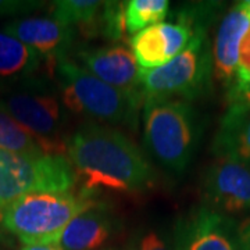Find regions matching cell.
Here are the masks:
<instances>
[{
  "mask_svg": "<svg viewBox=\"0 0 250 250\" xmlns=\"http://www.w3.org/2000/svg\"><path fill=\"white\" fill-rule=\"evenodd\" d=\"M67 154L82 190L96 188L123 192L153 185L154 171L142 150L124 134L106 125L86 123L67 139Z\"/></svg>",
  "mask_w": 250,
  "mask_h": 250,
  "instance_id": "6da1fadb",
  "label": "cell"
},
{
  "mask_svg": "<svg viewBox=\"0 0 250 250\" xmlns=\"http://www.w3.org/2000/svg\"><path fill=\"white\" fill-rule=\"evenodd\" d=\"M199 138V117L189 102L145 100V146L163 168L182 174L195 156Z\"/></svg>",
  "mask_w": 250,
  "mask_h": 250,
  "instance_id": "7a4b0ae2",
  "label": "cell"
},
{
  "mask_svg": "<svg viewBox=\"0 0 250 250\" xmlns=\"http://www.w3.org/2000/svg\"><path fill=\"white\" fill-rule=\"evenodd\" d=\"M93 193H29L4 208V229L25 246L59 245L65 227L93 205Z\"/></svg>",
  "mask_w": 250,
  "mask_h": 250,
  "instance_id": "3957f363",
  "label": "cell"
},
{
  "mask_svg": "<svg viewBox=\"0 0 250 250\" xmlns=\"http://www.w3.org/2000/svg\"><path fill=\"white\" fill-rule=\"evenodd\" d=\"M56 74L62 103L72 113L106 124L136 126L143 96L117 89L68 59L57 62Z\"/></svg>",
  "mask_w": 250,
  "mask_h": 250,
  "instance_id": "277c9868",
  "label": "cell"
},
{
  "mask_svg": "<svg viewBox=\"0 0 250 250\" xmlns=\"http://www.w3.org/2000/svg\"><path fill=\"white\" fill-rule=\"evenodd\" d=\"M213 74V53L207 32H199L171 62L154 70H142L143 98L190 103L210 93Z\"/></svg>",
  "mask_w": 250,
  "mask_h": 250,
  "instance_id": "5b68a950",
  "label": "cell"
},
{
  "mask_svg": "<svg viewBox=\"0 0 250 250\" xmlns=\"http://www.w3.org/2000/svg\"><path fill=\"white\" fill-rule=\"evenodd\" d=\"M77 174L62 154H21L0 150V205L29 193L70 192Z\"/></svg>",
  "mask_w": 250,
  "mask_h": 250,
  "instance_id": "8992f818",
  "label": "cell"
},
{
  "mask_svg": "<svg viewBox=\"0 0 250 250\" xmlns=\"http://www.w3.org/2000/svg\"><path fill=\"white\" fill-rule=\"evenodd\" d=\"M0 106L43 142L47 154L67 153V141L62 138L65 116L56 96L41 90L17 92Z\"/></svg>",
  "mask_w": 250,
  "mask_h": 250,
  "instance_id": "52a82bcc",
  "label": "cell"
},
{
  "mask_svg": "<svg viewBox=\"0 0 250 250\" xmlns=\"http://www.w3.org/2000/svg\"><path fill=\"white\" fill-rule=\"evenodd\" d=\"M203 196L208 208L224 215L250 210V166L217 159L205 174Z\"/></svg>",
  "mask_w": 250,
  "mask_h": 250,
  "instance_id": "ba28073f",
  "label": "cell"
},
{
  "mask_svg": "<svg viewBox=\"0 0 250 250\" xmlns=\"http://www.w3.org/2000/svg\"><path fill=\"white\" fill-rule=\"evenodd\" d=\"M175 242V250H242L236 223L206 206L179 223Z\"/></svg>",
  "mask_w": 250,
  "mask_h": 250,
  "instance_id": "9c48e42d",
  "label": "cell"
},
{
  "mask_svg": "<svg viewBox=\"0 0 250 250\" xmlns=\"http://www.w3.org/2000/svg\"><path fill=\"white\" fill-rule=\"evenodd\" d=\"M4 32L34 49L50 71L60 60L67 59L77 35L74 28L62 25L52 17L17 18L4 27Z\"/></svg>",
  "mask_w": 250,
  "mask_h": 250,
  "instance_id": "30bf717a",
  "label": "cell"
},
{
  "mask_svg": "<svg viewBox=\"0 0 250 250\" xmlns=\"http://www.w3.org/2000/svg\"><path fill=\"white\" fill-rule=\"evenodd\" d=\"M77 56L81 67L100 81L117 89L143 96L142 70L126 47L108 46L95 50H81Z\"/></svg>",
  "mask_w": 250,
  "mask_h": 250,
  "instance_id": "8fae6325",
  "label": "cell"
},
{
  "mask_svg": "<svg viewBox=\"0 0 250 250\" xmlns=\"http://www.w3.org/2000/svg\"><path fill=\"white\" fill-rule=\"evenodd\" d=\"M195 34L178 22H161L146 28L131 39V49L141 70H154L182 53Z\"/></svg>",
  "mask_w": 250,
  "mask_h": 250,
  "instance_id": "7c38bea8",
  "label": "cell"
},
{
  "mask_svg": "<svg viewBox=\"0 0 250 250\" xmlns=\"http://www.w3.org/2000/svg\"><path fill=\"white\" fill-rule=\"evenodd\" d=\"M249 25V13L239 1L225 13L217 29L211 50L213 67L215 78L223 82L225 88H228L235 80L239 67V47Z\"/></svg>",
  "mask_w": 250,
  "mask_h": 250,
  "instance_id": "4fadbf2b",
  "label": "cell"
},
{
  "mask_svg": "<svg viewBox=\"0 0 250 250\" xmlns=\"http://www.w3.org/2000/svg\"><path fill=\"white\" fill-rule=\"evenodd\" d=\"M113 228L114 221L107 206L93 202L65 227L59 246L62 250H98L107 242Z\"/></svg>",
  "mask_w": 250,
  "mask_h": 250,
  "instance_id": "5bb4252c",
  "label": "cell"
},
{
  "mask_svg": "<svg viewBox=\"0 0 250 250\" xmlns=\"http://www.w3.org/2000/svg\"><path fill=\"white\" fill-rule=\"evenodd\" d=\"M211 149L217 159H232L250 166V104H228Z\"/></svg>",
  "mask_w": 250,
  "mask_h": 250,
  "instance_id": "9a60e30c",
  "label": "cell"
},
{
  "mask_svg": "<svg viewBox=\"0 0 250 250\" xmlns=\"http://www.w3.org/2000/svg\"><path fill=\"white\" fill-rule=\"evenodd\" d=\"M43 59L20 39L0 32V78H34Z\"/></svg>",
  "mask_w": 250,
  "mask_h": 250,
  "instance_id": "2e32d148",
  "label": "cell"
},
{
  "mask_svg": "<svg viewBox=\"0 0 250 250\" xmlns=\"http://www.w3.org/2000/svg\"><path fill=\"white\" fill-rule=\"evenodd\" d=\"M103 1L96 0H59L54 1L52 18L62 25H80L83 35H99V17Z\"/></svg>",
  "mask_w": 250,
  "mask_h": 250,
  "instance_id": "e0dca14e",
  "label": "cell"
},
{
  "mask_svg": "<svg viewBox=\"0 0 250 250\" xmlns=\"http://www.w3.org/2000/svg\"><path fill=\"white\" fill-rule=\"evenodd\" d=\"M0 150L21 154H47L43 142L17 123L0 106Z\"/></svg>",
  "mask_w": 250,
  "mask_h": 250,
  "instance_id": "ac0fdd59",
  "label": "cell"
},
{
  "mask_svg": "<svg viewBox=\"0 0 250 250\" xmlns=\"http://www.w3.org/2000/svg\"><path fill=\"white\" fill-rule=\"evenodd\" d=\"M170 1L167 0H129L125 3V31L136 35L146 28L161 24L168 16Z\"/></svg>",
  "mask_w": 250,
  "mask_h": 250,
  "instance_id": "d6986e66",
  "label": "cell"
},
{
  "mask_svg": "<svg viewBox=\"0 0 250 250\" xmlns=\"http://www.w3.org/2000/svg\"><path fill=\"white\" fill-rule=\"evenodd\" d=\"M125 3L103 1L99 17V34L113 42L120 41L125 31Z\"/></svg>",
  "mask_w": 250,
  "mask_h": 250,
  "instance_id": "ffe728a7",
  "label": "cell"
},
{
  "mask_svg": "<svg viewBox=\"0 0 250 250\" xmlns=\"http://www.w3.org/2000/svg\"><path fill=\"white\" fill-rule=\"evenodd\" d=\"M227 99L228 104H250V74L238 67L235 80L227 88Z\"/></svg>",
  "mask_w": 250,
  "mask_h": 250,
  "instance_id": "44dd1931",
  "label": "cell"
},
{
  "mask_svg": "<svg viewBox=\"0 0 250 250\" xmlns=\"http://www.w3.org/2000/svg\"><path fill=\"white\" fill-rule=\"evenodd\" d=\"M42 1L34 0H0V17L21 16L42 7Z\"/></svg>",
  "mask_w": 250,
  "mask_h": 250,
  "instance_id": "7402d4cb",
  "label": "cell"
},
{
  "mask_svg": "<svg viewBox=\"0 0 250 250\" xmlns=\"http://www.w3.org/2000/svg\"><path fill=\"white\" fill-rule=\"evenodd\" d=\"M132 250H172L167 245V242L154 231L143 233L142 236L135 243Z\"/></svg>",
  "mask_w": 250,
  "mask_h": 250,
  "instance_id": "603a6c76",
  "label": "cell"
},
{
  "mask_svg": "<svg viewBox=\"0 0 250 250\" xmlns=\"http://www.w3.org/2000/svg\"><path fill=\"white\" fill-rule=\"evenodd\" d=\"M239 68L250 74V25L239 47Z\"/></svg>",
  "mask_w": 250,
  "mask_h": 250,
  "instance_id": "cb8c5ba5",
  "label": "cell"
},
{
  "mask_svg": "<svg viewBox=\"0 0 250 250\" xmlns=\"http://www.w3.org/2000/svg\"><path fill=\"white\" fill-rule=\"evenodd\" d=\"M238 235L242 250H250V217L238 225Z\"/></svg>",
  "mask_w": 250,
  "mask_h": 250,
  "instance_id": "d4e9b609",
  "label": "cell"
},
{
  "mask_svg": "<svg viewBox=\"0 0 250 250\" xmlns=\"http://www.w3.org/2000/svg\"><path fill=\"white\" fill-rule=\"evenodd\" d=\"M21 250H62L59 245H32L24 246Z\"/></svg>",
  "mask_w": 250,
  "mask_h": 250,
  "instance_id": "484cf974",
  "label": "cell"
},
{
  "mask_svg": "<svg viewBox=\"0 0 250 250\" xmlns=\"http://www.w3.org/2000/svg\"><path fill=\"white\" fill-rule=\"evenodd\" d=\"M7 231L4 229V208L0 205V241H3L6 238Z\"/></svg>",
  "mask_w": 250,
  "mask_h": 250,
  "instance_id": "4316f807",
  "label": "cell"
},
{
  "mask_svg": "<svg viewBox=\"0 0 250 250\" xmlns=\"http://www.w3.org/2000/svg\"><path fill=\"white\" fill-rule=\"evenodd\" d=\"M242 3V6L245 7V10L249 13V16H250V0H245V1H241Z\"/></svg>",
  "mask_w": 250,
  "mask_h": 250,
  "instance_id": "83f0119b",
  "label": "cell"
}]
</instances>
